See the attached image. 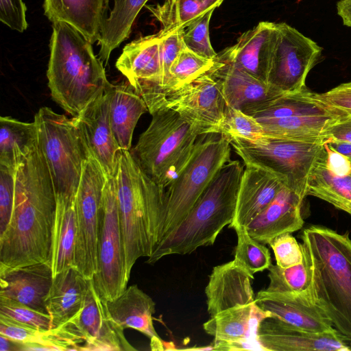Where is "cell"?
Instances as JSON below:
<instances>
[{"instance_id": "cell-1", "label": "cell", "mask_w": 351, "mask_h": 351, "mask_svg": "<svg viewBox=\"0 0 351 351\" xmlns=\"http://www.w3.org/2000/svg\"><path fill=\"white\" fill-rule=\"evenodd\" d=\"M56 193L38 143L19 165L12 215L0 234V271L51 262Z\"/></svg>"}, {"instance_id": "cell-2", "label": "cell", "mask_w": 351, "mask_h": 351, "mask_svg": "<svg viewBox=\"0 0 351 351\" xmlns=\"http://www.w3.org/2000/svg\"><path fill=\"white\" fill-rule=\"evenodd\" d=\"M52 29L48 87L53 100L75 117L112 84L93 44L80 32L61 21Z\"/></svg>"}, {"instance_id": "cell-3", "label": "cell", "mask_w": 351, "mask_h": 351, "mask_svg": "<svg viewBox=\"0 0 351 351\" xmlns=\"http://www.w3.org/2000/svg\"><path fill=\"white\" fill-rule=\"evenodd\" d=\"M304 259L315 302L339 332L351 338V239L330 228L311 226L302 234Z\"/></svg>"}, {"instance_id": "cell-4", "label": "cell", "mask_w": 351, "mask_h": 351, "mask_svg": "<svg viewBox=\"0 0 351 351\" xmlns=\"http://www.w3.org/2000/svg\"><path fill=\"white\" fill-rule=\"evenodd\" d=\"M243 170L239 160L226 163L184 220L156 245L146 262L154 264L166 256L191 254L213 245L232 221Z\"/></svg>"}, {"instance_id": "cell-5", "label": "cell", "mask_w": 351, "mask_h": 351, "mask_svg": "<svg viewBox=\"0 0 351 351\" xmlns=\"http://www.w3.org/2000/svg\"><path fill=\"white\" fill-rule=\"evenodd\" d=\"M126 274L136 261L149 257L158 243L164 190L140 169L132 152L121 150L114 175Z\"/></svg>"}, {"instance_id": "cell-6", "label": "cell", "mask_w": 351, "mask_h": 351, "mask_svg": "<svg viewBox=\"0 0 351 351\" xmlns=\"http://www.w3.org/2000/svg\"><path fill=\"white\" fill-rule=\"evenodd\" d=\"M152 116L132 154L143 172L165 189L188 162L199 136L172 109L162 107Z\"/></svg>"}, {"instance_id": "cell-7", "label": "cell", "mask_w": 351, "mask_h": 351, "mask_svg": "<svg viewBox=\"0 0 351 351\" xmlns=\"http://www.w3.org/2000/svg\"><path fill=\"white\" fill-rule=\"evenodd\" d=\"M230 146L221 134L198 137L188 162L164 190L157 244L184 220L221 167L231 160Z\"/></svg>"}, {"instance_id": "cell-8", "label": "cell", "mask_w": 351, "mask_h": 351, "mask_svg": "<svg viewBox=\"0 0 351 351\" xmlns=\"http://www.w3.org/2000/svg\"><path fill=\"white\" fill-rule=\"evenodd\" d=\"M38 145L51 176L56 195L75 197L84 165L90 153L73 118L40 108L34 116Z\"/></svg>"}, {"instance_id": "cell-9", "label": "cell", "mask_w": 351, "mask_h": 351, "mask_svg": "<svg viewBox=\"0 0 351 351\" xmlns=\"http://www.w3.org/2000/svg\"><path fill=\"white\" fill-rule=\"evenodd\" d=\"M245 165L266 170L284 185L306 197L308 179L323 147L322 140H300L267 137L250 141L233 137L228 140Z\"/></svg>"}, {"instance_id": "cell-10", "label": "cell", "mask_w": 351, "mask_h": 351, "mask_svg": "<svg viewBox=\"0 0 351 351\" xmlns=\"http://www.w3.org/2000/svg\"><path fill=\"white\" fill-rule=\"evenodd\" d=\"M97 271L93 283L104 301L119 296L127 288L125 260L114 176H106L97 238Z\"/></svg>"}, {"instance_id": "cell-11", "label": "cell", "mask_w": 351, "mask_h": 351, "mask_svg": "<svg viewBox=\"0 0 351 351\" xmlns=\"http://www.w3.org/2000/svg\"><path fill=\"white\" fill-rule=\"evenodd\" d=\"M106 176L90 156L84 162L75 195L77 233L73 267L88 280L97 271L99 222Z\"/></svg>"}, {"instance_id": "cell-12", "label": "cell", "mask_w": 351, "mask_h": 351, "mask_svg": "<svg viewBox=\"0 0 351 351\" xmlns=\"http://www.w3.org/2000/svg\"><path fill=\"white\" fill-rule=\"evenodd\" d=\"M277 27L267 82L285 94L300 92L306 88V77L322 48L285 23Z\"/></svg>"}, {"instance_id": "cell-13", "label": "cell", "mask_w": 351, "mask_h": 351, "mask_svg": "<svg viewBox=\"0 0 351 351\" xmlns=\"http://www.w3.org/2000/svg\"><path fill=\"white\" fill-rule=\"evenodd\" d=\"M162 107L178 112L201 136L221 134L228 106L221 81L207 72L167 95Z\"/></svg>"}, {"instance_id": "cell-14", "label": "cell", "mask_w": 351, "mask_h": 351, "mask_svg": "<svg viewBox=\"0 0 351 351\" xmlns=\"http://www.w3.org/2000/svg\"><path fill=\"white\" fill-rule=\"evenodd\" d=\"M116 67L145 101L151 114L162 108V66L158 33L126 45Z\"/></svg>"}, {"instance_id": "cell-15", "label": "cell", "mask_w": 351, "mask_h": 351, "mask_svg": "<svg viewBox=\"0 0 351 351\" xmlns=\"http://www.w3.org/2000/svg\"><path fill=\"white\" fill-rule=\"evenodd\" d=\"M270 315L255 302L221 311L203 324L214 337V350H265L258 337L260 323Z\"/></svg>"}, {"instance_id": "cell-16", "label": "cell", "mask_w": 351, "mask_h": 351, "mask_svg": "<svg viewBox=\"0 0 351 351\" xmlns=\"http://www.w3.org/2000/svg\"><path fill=\"white\" fill-rule=\"evenodd\" d=\"M258 337L267 351H351V338L337 329L310 332L274 317L260 323Z\"/></svg>"}, {"instance_id": "cell-17", "label": "cell", "mask_w": 351, "mask_h": 351, "mask_svg": "<svg viewBox=\"0 0 351 351\" xmlns=\"http://www.w3.org/2000/svg\"><path fill=\"white\" fill-rule=\"evenodd\" d=\"M73 318L86 340L82 350H136L128 341L124 329L110 315L106 302L97 291L92 279L83 307Z\"/></svg>"}, {"instance_id": "cell-18", "label": "cell", "mask_w": 351, "mask_h": 351, "mask_svg": "<svg viewBox=\"0 0 351 351\" xmlns=\"http://www.w3.org/2000/svg\"><path fill=\"white\" fill-rule=\"evenodd\" d=\"M112 86L78 116L73 117L90 155L108 176H114L119 154L121 150L114 136L110 119L109 102Z\"/></svg>"}, {"instance_id": "cell-19", "label": "cell", "mask_w": 351, "mask_h": 351, "mask_svg": "<svg viewBox=\"0 0 351 351\" xmlns=\"http://www.w3.org/2000/svg\"><path fill=\"white\" fill-rule=\"evenodd\" d=\"M255 303L271 317L310 332L324 333L335 329L325 311L308 292L258 291Z\"/></svg>"}, {"instance_id": "cell-20", "label": "cell", "mask_w": 351, "mask_h": 351, "mask_svg": "<svg viewBox=\"0 0 351 351\" xmlns=\"http://www.w3.org/2000/svg\"><path fill=\"white\" fill-rule=\"evenodd\" d=\"M218 78L228 107L252 115L270 101L286 95L267 82L239 69L218 56L208 71Z\"/></svg>"}, {"instance_id": "cell-21", "label": "cell", "mask_w": 351, "mask_h": 351, "mask_svg": "<svg viewBox=\"0 0 351 351\" xmlns=\"http://www.w3.org/2000/svg\"><path fill=\"white\" fill-rule=\"evenodd\" d=\"M277 34V23L260 22L241 34L234 45L217 56L239 69L267 82Z\"/></svg>"}, {"instance_id": "cell-22", "label": "cell", "mask_w": 351, "mask_h": 351, "mask_svg": "<svg viewBox=\"0 0 351 351\" xmlns=\"http://www.w3.org/2000/svg\"><path fill=\"white\" fill-rule=\"evenodd\" d=\"M254 275L234 259L213 267L205 293L210 317L238 305L254 302Z\"/></svg>"}, {"instance_id": "cell-23", "label": "cell", "mask_w": 351, "mask_h": 351, "mask_svg": "<svg viewBox=\"0 0 351 351\" xmlns=\"http://www.w3.org/2000/svg\"><path fill=\"white\" fill-rule=\"evenodd\" d=\"M304 199L289 188L283 187L266 208L246 226L249 234L266 245L280 234L300 230L304 225Z\"/></svg>"}, {"instance_id": "cell-24", "label": "cell", "mask_w": 351, "mask_h": 351, "mask_svg": "<svg viewBox=\"0 0 351 351\" xmlns=\"http://www.w3.org/2000/svg\"><path fill=\"white\" fill-rule=\"evenodd\" d=\"M53 278L51 262L0 271V296L47 313L45 301Z\"/></svg>"}, {"instance_id": "cell-25", "label": "cell", "mask_w": 351, "mask_h": 351, "mask_svg": "<svg viewBox=\"0 0 351 351\" xmlns=\"http://www.w3.org/2000/svg\"><path fill=\"white\" fill-rule=\"evenodd\" d=\"M280 180L261 168L245 165L239 189L230 228L246 227L285 187Z\"/></svg>"}, {"instance_id": "cell-26", "label": "cell", "mask_w": 351, "mask_h": 351, "mask_svg": "<svg viewBox=\"0 0 351 351\" xmlns=\"http://www.w3.org/2000/svg\"><path fill=\"white\" fill-rule=\"evenodd\" d=\"M106 302L110 315L123 329L132 328L146 335L151 339L152 350H165L154 326L156 304L136 285L127 287L119 296Z\"/></svg>"}, {"instance_id": "cell-27", "label": "cell", "mask_w": 351, "mask_h": 351, "mask_svg": "<svg viewBox=\"0 0 351 351\" xmlns=\"http://www.w3.org/2000/svg\"><path fill=\"white\" fill-rule=\"evenodd\" d=\"M89 282L90 280L73 266L53 276L45 301L51 328L66 322L80 312L84 304Z\"/></svg>"}, {"instance_id": "cell-28", "label": "cell", "mask_w": 351, "mask_h": 351, "mask_svg": "<svg viewBox=\"0 0 351 351\" xmlns=\"http://www.w3.org/2000/svg\"><path fill=\"white\" fill-rule=\"evenodd\" d=\"M45 15L52 23L61 21L73 27L92 44L98 42L108 0H45Z\"/></svg>"}, {"instance_id": "cell-29", "label": "cell", "mask_w": 351, "mask_h": 351, "mask_svg": "<svg viewBox=\"0 0 351 351\" xmlns=\"http://www.w3.org/2000/svg\"><path fill=\"white\" fill-rule=\"evenodd\" d=\"M146 111L148 109L145 101L129 83L112 84L109 102L110 119L121 150H130L135 127Z\"/></svg>"}, {"instance_id": "cell-30", "label": "cell", "mask_w": 351, "mask_h": 351, "mask_svg": "<svg viewBox=\"0 0 351 351\" xmlns=\"http://www.w3.org/2000/svg\"><path fill=\"white\" fill-rule=\"evenodd\" d=\"M51 267L53 276L73 266L77 233L75 197L56 195Z\"/></svg>"}, {"instance_id": "cell-31", "label": "cell", "mask_w": 351, "mask_h": 351, "mask_svg": "<svg viewBox=\"0 0 351 351\" xmlns=\"http://www.w3.org/2000/svg\"><path fill=\"white\" fill-rule=\"evenodd\" d=\"M148 1L112 0V7L102 21L98 40L103 62L107 63L112 51L129 37L137 15Z\"/></svg>"}, {"instance_id": "cell-32", "label": "cell", "mask_w": 351, "mask_h": 351, "mask_svg": "<svg viewBox=\"0 0 351 351\" xmlns=\"http://www.w3.org/2000/svg\"><path fill=\"white\" fill-rule=\"evenodd\" d=\"M311 115L348 114L328 106L317 97V93L306 88L300 92L286 94L270 101L251 116L256 119H263Z\"/></svg>"}, {"instance_id": "cell-33", "label": "cell", "mask_w": 351, "mask_h": 351, "mask_svg": "<svg viewBox=\"0 0 351 351\" xmlns=\"http://www.w3.org/2000/svg\"><path fill=\"white\" fill-rule=\"evenodd\" d=\"M38 143L36 123L0 117V165L16 170Z\"/></svg>"}, {"instance_id": "cell-34", "label": "cell", "mask_w": 351, "mask_h": 351, "mask_svg": "<svg viewBox=\"0 0 351 351\" xmlns=\"http://www.w3.org/2000/svg\"><path fill=\"white\" fill-rule=\"evenodd\" d=\"M306 195L324 200L351 215V171L337 176L317 159L308 179Z\"/></svg>"}, {"instance_id": "cell-35", "label": "cell", "mask_w": 351, "mask_h": 351, "mask_svg": "<svg viewBox=\"0 0 351 351\" xmlns=\"http://www.w3.org/2000/svg\"><path fill=\"white\" fill-rule=\"evenodd\" d=\"M344 116L311 115L257 120L268 137L322 141V133L328 126Z\"/></svg>"}, {"instance_id": "cell-36", "label": "cell", "mask_w": 351, "mask_h": 351, "mask_svg": "<svg viewBox=\"0 0 351 351\" xmlns=\"http://www.w3.org/2000/svg\"><path fill=\"white\" fill-rule=\"evenodd\" d=\"M223 0H165L162 4L145 5L160 23L162 27L184 28L212 8L219 7Z\"/></svg>"}, {"instance_id": "cell-37", "label": "cell", "mask_w": 351, "mask_h": 351, "mask_svg": "<svg viewBox=\"0 0 351 351\" xmlns=\"http://www.w3.org/2000/svg\"><path fill=\"white\" fill-rule=\"evenodd\" d=\"M213 64L214 59L204 58L186 48L182 50L170 68V77L163 92L164 101L169 93L207 73Z\"/></svg>"}, {"instance_id": "cell-38", "label": "cell", "mask_w": 351, "mask_h": 351, "mask_svg": "<svg viewBox=\"0 0 351 351\" xmlns=\"http://www.w3.org/2000/svg\"><path fill=\"white\" fill-rule=\"evenodd\" d=\"M234 230L237 235L234 260L252 275L268 269L271 265L268 248L253 239L246 227H238Z\"/></svg>"}, {"instance_id": "cell-39", "label": "cell", "mask_w": 351, "mask_h": 351, "mask_svg": "<svg viewBox=\"0 0 351 351\" xmlns=\"http://www.w3.org/2000/svg\"><path fill=\"white\" fill-rule=\"evenodd\" d=\"M268 270L267 291L304 293L311 290L310 273L304 259L300 264L285 268L271 264Z\"/></svg>"}, {"instance_id": "cell-40", "label": "cell", "mask_w": 351, "mask_h": 351, "mask_svg": "<svg viewBox=\"0 0 351 351\" xmlns=\"http://www.w3.org/2000/svg\"><path fill=\"white\" fill-rule=\"evenodd\" d=\"M221 134L227 140L239 137L252 142L262 141L267 137L257 119L240 110L228 106Z\"/></svg>"}, {"instance_id": "cell-41", "label": "cell", "mask_w": 351, "mask_h": 351, "mask_svg": "<svg viewBox=\"0 0 351 351\" xmlns=\"http://www.w3.org/2000/svg\"><path fill=\"white\" fill-rule=\"evenodd\" d=\"M215 8L210 9L197 17L182 32L186 49L206 59H215L217 53L213 49L209 36V23Z\"/></svg>"}, {"instance_id": "cell-42", "label": "cell", "mask_w": 351, "mask_h": 351, "mask_svg": "<svg viewBox=\"0 0 351 351\" xmlns=\"http://www.w3.org/2000/svg\"><path fill=\"white\" fill-rule=\"evenodd\" d=\"M184 28L180 27H162L158 33L160 36V51L162 66L161 94L162 105L164 103L163 92L170 77V68L180 53L186 49L182 32Z\"/></svg>"}, {"instance_id": "cell-43", "label": "cell", "mask_w": 351, "mask_h": 351, "mask_svg": "<svg viewBox=\"0 0 351 351\" xmlns=\"http://www.w3.org/2000/svg\"><path fill=\"white\" fill-rule=\"evenodd\" d=\"M0 314L41 330L51 328L50 315L16 301L0 296Z\"/></svg>"}, {"instance_id": "cell-44", "label": "cell", "mask_w": 351, "mask_h": 351, "mask_svg": "<svg viewBox=\"0 0 351 351\" xmlns=\"http://www.w3.org/2000/svg\"><path fill=\"white\" fill-rule=\"evenodd\" d=\"M0 314V334L22 344V351L29 346H38L43 331Z\"/></svg>"}, {"instance_id": "cell-45", "label": "cell", "mask_w": 351, "mask_h": 351, "mask_svg": "<svg viewBox=\"0 0 351 351\" xmlns=\"http://www.w3.org/2000/svg\"><path fill=\"white\" fill-rule=\"evenodd\" d=\"M269 245L273 250L276 265L280 267H291L304 261L302 245L290 232L277 236Z\"/></svg>"}, {"instance_id": "cell-46", "label": "cell", "mask_w": 351, "mask_h": 351, "mask_svg": "<svg viewBox=\"0 0 351 351\" xmlns=\"http://www.w3.org/2000/svg\"><path fill=\"white\" fill-rule=\"evenodd\" d=\"M16 171L0 165V234L5 230L12 215Z\"/></svg>"}, {"instance_id": "cell-47", "label": "cell", "mask_w": 351, "mask_h": 351, "mask_svg": "<svg viewBox=\"0 0 351 351\" xmlns=\"http://www.w3.org/2000/svg\"><path fill=\"white\" fill-rule=\"evenodd\" d=\"M23 0H0V21L11 29L23 32L28 27Z\"/></svg>"}, {"instance_id": "cell-48", "label": "cell", "mask_w": 351, "mask_h": 351, "mask_svg": "<svg viewBox=\"0 0 351 351\" xmlns=\"http://www.w3.org/2000/svg\"><path fill=\"white\" fill-rule=\"evenodd\" d=\"M317 97L328 106L351 115V81L317 93Z\"/></svg>"}, {"instance_id": "cell-49", "label": "cell", "mask_w": 351, "mask_h": 351, "mask_svg": "<svg viewBox=\"0 0 351 351\" xmlns=\"http://www.w3.org/2000/svg\"><path fill=\"white\" fill-rule=\"evenodd\" d=\"M331 140L351 142V115L337 119L324 130L322 142Z\"/></svg>"}, {"instance_id": "cell-50", "label": "cell", "mask_w": 351, "mask_h": 351, "mask_svg": "<svg viewBox=\"0 0 351 351\" xmlns=\"http://www.w3.org/2000/svg\"><path fill=\"white\" fill-rule=\"evenodd\" d=\"M337 14L343 25L351 27V0H341L337 3Z\"/></svg>"}, {"instance_id": "cell-51", "label": "cell", "mask_w": 351, "mask_h": 351, "mask_svg": "<svg viewBox=\"0 0 351 351\" xmlns=\"http://www.w3.org/2000/svg\"><path fill=\"white\" fill-rule=\"evenodd\" d=\"M324 143L336 152L351 159V142L331 140Z\"/></svg>"}, {"instance_id": "cell-52", "label": "cell", "mask_w": 351, "mask_h": 351, "mask_svg": "<svg viewBox=\"0 0 351 351\" xmlns=\"http://www.w3.org/2000/svg\"><path fill=\"white\" fill-rule=\"evenodd\" d=\"M22 344L0 334V351H21Z\"/></svg>"}]
</instances>
